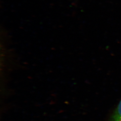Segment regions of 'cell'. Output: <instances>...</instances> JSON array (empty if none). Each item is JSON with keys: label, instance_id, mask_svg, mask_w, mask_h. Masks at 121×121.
<instances>
[{"label": "cell", "instance_id": "1", "mask_svg": "<svg viewBox=\"0 0 121 121\" xmlns=\"http://www.w3.org/2000/svg\"><path fill=\"white\" fill-rule=\"evenodd\" d=\"M112 121H121V100L115 110Z\"/></svg>", "mask_w": 121, "mask_h": 121}]
</instances>
